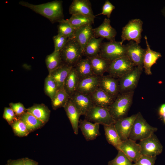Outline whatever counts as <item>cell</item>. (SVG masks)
I'll return each instance as SVG.
<instances>
[{
    "label": "cell",
    "instance_id": "6da1fadb",
    "mask_svg": "<svg viewBox=\"0 0 165 165\" xmlns=\"http://www.w3.org/2000/svg\"><path fill=\"white\" fill-rule=\"evenodd\" d=\"M62 1L55 0L46 3L35 5L21 1L19 4L47 18L52 23H59L64 19Z\"/></svg>",
    "mask_w": 165,
    "mask_h": 165
},
{
    "label": "cell",
    "instance_id": "7a4b0ae2",
    "mask_svg": "<svg viewBox=\"0 0 165 165\" xmlns=\"http://www.w3.org/2000/svg\"><path fill=\"white\" fill-rule=\"evenodd\" d=\"M134 94V91L119 94L108 108L116 121L127 117L132 103Z\"/></svg>",
    "mask_w": 165,
    "mask_h": 165
},
{
    "label": "cell",
    "instance_id": "3957f363",
    "mask_svg": "<svg viewBox=\"0 0 165 165\" xmlns=\"http://www.w3.org/2000/svg\"><path fill=\"white\" fill-rule=\"evenodd\" d=\"M157 130L156 127L150 126L138 112L134 122L129 138L135 141H140L149 137Z\"/></svg>",
    "mask_w": 165,
    "mask_h": 165
},
{
    "label": "cell",
    "instance_id": "277c9868",
    "mask_svg": "<svg viewBox=\"0 0 165 165\" xmlns=\"http://www.w3.org/2000/svg\"><path fill=\"white\" fill-rule=\"evenodd\" d=\"M60 52L63 63L73 67L83 56L80 46L73 37L68 38Z\"/></svg>",
    "mask_w": 165,
    "mask_h": 165
},
{
    "label": "cell",
    "instance_id": "5b68a950",
    "mask_svg": "<svg viewBox=\"0 0 165 165\" xmlns=\"http://www.w3.org/2000/svg\"><path fill=\"white\" fill-rule=\"evenodd\" d=\"M99 55L111 62L126 55L125 45L115 40L102 43Z\"/></svg>",
    "mask_w": 165,
    "mask_h": 165
},
{
    "label": "cell",
    "instance_id": "8992f818",
    "mask_svg": "<svg viewBox=\"0 0 165 165\" xmlns=\"http://www.w3.org/2000/svg\"><path fill=\"white\" fill-rule=\"evenodd\" d=\"M143 22L139 19L131 20L122 28L121 36L123 44L126 41H133L139 44L141 38Z\"/></svg>",
    "mask_w": 165,
    "mask_h": 165
},
{
    "label": "cell",
    "instance_id": "52a82bcc",
    "mask_svg": "<svg viewBox=\"0 0 165 165\" xmlns=\"http://www.w3.org/2000/svg\"><path fill=\"white\" fill-rule=\"evenodd\" d=\"M135 67L125 55L111 62L107 72L114 78L119 79L132 71Z\"/></svg>",
    "mask_w": 165,
    "mask_h": 165
},
{
    "label": "cell",
    "instance_id": "ba28073f",
    "mask_svg": "<svg viewBox=\"0 0 165 165\" xmlns=\"http://www.w3.org/2000/svg\"><path fill=\"white\" fill-rule=\"evenodd\" d=\"M85 119L99 124L108 125L116 122L107 108L94 105L84 116Z\"/></svg>",
    "mask_w": 165,
    "mask_h": 165
},
{
    "label": "cell",
    "instance_id": "9c48e42d",
    "mask_svg": "<svg viewBox=\"0 0 165 165\" xmlns=\"http://www.w3.org/2000/svg\"><path fill=\"white\" fill-rule=\"evenodd\" d=\"M143 69L135 67L130 72L118 79L119 94L134 91L137 88Z\"/></svg>",
    "mask_w": 165,
    "mask_h": 165
},
{
    "label": "cell",
    "instance_id": "30bf717a",
    "mask_svg": "<svg viewBox=\"0 0 165 165\" xmlns=\"http://www.w3.org/2000/svg\"><path fill=\"white\" fill-rule=\"evenodd\" d=\"M142 155L156 156L163 151V146L156 135L153 134L139 143Z\"/></svg>",
    "mask_w": 165,
    "mask_h": 165
},
{
    "label": "cell",
    "instance_id": "8fae6325",
    "mask_svg": "<svg viewBox=\"0 0 165 165\" xmlns=\"http://www.w3.org/2000/svg\"><path fill=\"white\" fill-rule=\"evenodd\" d=\"M133 41H130L125 45L126 55L135 67L143 69V61L146 49L142 48Z\"/></svg>",
    "mask_w": 165,
    "mask_h": 165
},
{
    "label": "cell",
    "instance_id": "7c38bea8",
    "mask_svg": "<svg viewBox=\"0 0 165 165\" xmlns=\"http://www.w3.org/2000/svg\"><path fill=\"white\" fill-rule=\"evenodd\" d=\"M118 150L122 151L131 162L134 163L142 155L139 144L130 138L122 141Z\"/></svg>",
    "mask_w": 165,
    "mask_h": 165
},
{
    "label": "cell",
    "instance_id": "4fadbf2b",
    "mask_svg": "<svg viewBox=\"0 0 165 165\" xmlns=\"http://www.w3.org/2000/svg\"><path fill=\"white\" fill-rule=\"evenodd\" d=\"M70 98L81 115L85 116L90 108L94 105L89 94L76 91L70 96Z\"/></svg>",
    "mask_w": 165,
    "mask_h": 165
},
{
    "label": "cell",
    "instance_id": "5bb4252c",
    "mask_svg": "<svg viewBox=\"0 0 165 165\" xmlns=\"http://www.w3.org/2000/svg\"><path fill=\"white\" fill-rule=\"evenodd\" d=\"M137 114L126 117L116 121L114 126L121 140L124 141L129 138L130 133Z\"/></svg>",
    "mask_w": 165,
    "mask_h": 165
},
{
    "label": "cell",
    "instance_id": "9a60e30c",
    "mask_svg": "<svg viewBox=\"0 0 165 165\" xmlns=\"http://www.w3.org/2000/svg\"><path fill=\"white\" fill-rule=\"evenodd\" d=\"M69 13L72 15L81 14L94 20L91 3L89 0H74L70 6Z\"/></svg>",
    "mask_w": 165,
    "mask_h": 165
},
{
    "label": "cell",
    "instance_id": "2e32d148",
    "mask_svg": "<svg viewBox=\"0 0 165 165\" xmlns=\"http://www.w3.org/2000/svg\"><path fill=\"white\" fill-rule=\"evenodd\" d=\"M99 87L115 99L119 94V79L109 75L99 76Z\"/></svg>",
    "mask_w": 165,
    "mask_h": 165
},
{
    "label": "cell",
    "instance_id": "e0dca14e",
    "mask_svg": "<svg viewBox=\"0 0 165 165\" xmlns=\"http://www.w3.org/2000/svg\"><path fill=\"white\" fill-rule=\"evenodd\" d=\"M109 18H105L100 25L93 28L94 37L106 38L109 41H115L117 32L111 26Z\"/></svg>",
    "mask_w": 165,
    "mask_h": 165
},
{
    "label": "cell",
    "instance_id": "ac0fdd59",
    "mask_svg": "<svg viewBox=\"0 0 165 165\" xmlns=\"http://www.w3.org/2000/svg\"><path fill=\"white\" fill-rule=\"evenodd\" d=\"M100 125L85 119L79 120V127L85 139L88 141L94 140L100 135Z\"/></svg>",
    "mask_w": 165,
    "mask_h": 165
},
{
    "label": "cell",
    "instance_id": "d6986e66",
    "mask_svg": "<svg viewBox=\"0 0 165 165\" xmlns=\"http://www.w3.org/2000/svg\"><path fill=\"white\" fill-rule=\"evenodd\" d=\"M94 37V32L92 25L88 24L76 29L73 37L80 46L83 54L85 46Z\"/></svg>",
    "mask_w": 165,
    "mask_h": 165
},
{
    "label": "cell",
    "instance_id": "ffe728a7",
    "mask_svg": "<svg viewBox=\"0 0 165 165\" xmlns=\"http://www.w3.org/2000/svg\"><path fill=\"white\" fill-rule=\"evenodd\" d=\"M146 46V48L143 61V68L146 75H152L151 68L152 66L156 63L158 59L162 57L159 52L153 50L151 49L148 43L147 37L146 35L144 37Z\"/></svg>",
    "mask_w": 165,
    "mask_h": 165
},
{
    "label": "cell",
    "instance_id": "44dd1931",
    "mask_svg": "<svg viewBox=\"0 0 165 165\" xmlns=\"http://www.w3.org/2000/svg\"><path fill=\"white\" fill-rule=\"evenodd\" d=\"M94 105L108 108L115 99L106 91L98 87L90 94Z\"/></svg>",
    "mask_w": 165,
    "mask_h": 165
},
{
    "label": "cell",
    "instance_id": "7402d4cb",
    "mask_svg": "<svg viewBox=\"0 0 165 165\" xmlns=\"http://www.w3.org/2000/svg\"><path fill=\"white\" fill-rule=\"evenodd\" d=\"M70 122L74 134H78L79 119L81 115L79 111L69 98L64 107Z\"/></svg>",
    "mask_w": 165,
    "mask_h": 165
},
{
    "label": "cell",
    "instance_id": "603a6c76",
    "mask_svg": "<svg viewBox=\"0 0 165 165\" xmlns=\"http://www.w3.org/2000/svg\"><path fill=\"white\" fill-rule=\"evenodd\" d=\"M99 76L93 75L80 80L77 91L90 94L99 87Z\"/></svg>",
    "mask_w": 165,
    "mask_h": 165
},
{
    "label": "cell",
    "instance_id": "cb8c5ba5",
    "mask_svg": "<svg viewBox=\"0 0 165 165\" xmlns=\"http://www.w3.org/2000/svg\"><path fill=\"white\" fill-rule=\"evenodd\" d=\"M72 68L63 63L49 73L56 82L58 89L64 88L65 80Z\"/></svg>",
    "mask_w": 165,
    "mask_h": 165
},
{
    "label": "cell",
    "instance_id": "d4e9b609",
    "mask_svg": "<svg viewBox=\"0 0 165 165\" xmlns=\"http://www.w3.org/2000/svg\"><path fill=\"white\" fill-rule=\"evenodd\" d=\"M80 80L94 75L90 58L86 57L79 60L73 67Z\"/></svg>",
    "mask_w": 165,
    "mask_h": 165
},
{
    "label": "cell",
    "instance_id": "484cf974",
    "mask_svg": "<svg viewBox=\"0 0 165 165\" xmlns=\"http://www.w3.org/2000/svg\"><path fill=\"white\" fill-rule=\"evenodd\" d=\"M94 74L98 76L104 75L107 72L111 62L100 56L99 55L89 57Z\"/></svg>",
    "mask_w": 165,
    "mask_h": 165
},
{
    "label": "cell",
    "instance_id": "4316f807",
    "mask_svg": "<svg viewBox=\"0 0 165 165\" xmlns=\"http://www.w3.org/2000/svg\"><path fill=\"white\" fill-rule=\"evenodd\" d=\"M26 112L32 115L45 124L49 120L50 111L44 104H35L26 109Z\"/></svg>",
    "mask_w": 165,
    "mask_h": 165
},
{
    "label": "cell",
    "instance_id": "83f0119b",
    "mask_svg": "<svg viewBox=\"0 0 165 165\" xmlns=\"http://www.w3.org/2000/svg\"><path fill=\"white\" fill-rule=\"evenodd\" d=\"M104 39L102 38H97L94 37L92 38L85 47L83 56L91 57L99 55L102 42Z\"/></svg>",
    "mask_w": 165,
    "mask_h": 165
},
{
    "label": "cell",
    "instance_id": "f1b7e54d",
    "mask_svg": "<svg viewBox=\"0 0 165 165\" xmlns=\"http://www.w3.org/2000/svg\"><path fill=\"white\" fill-rule=\"evenodd\" d=\"M103 126L107 141L118 150L122 141L116 129L114 123Z\"/></svg>",
    "mask_w": 165,
    "mask_h": 165
},
{
    "label": "cell",
    "instance_id": "f546056e",
    "mask_svg": "<svg viewBox=\"0 0 165 165\" xmlns=\"http://www.w3.org/2000/svg\"><path fill=\"white\" fill-rule=\"evenodd\" d=\"M79 81V79L73 67L65 80L64 85V88L70 97L77 91Z\"/></svg>",
    "mask_w": 165,
    "mask_h": 165
},
{
    "label": "cell",
    "instance_id": "4dcf8cb0",
    "mask_svg": "<svg viewBox=\"0 0 165 165\" xmlns=\"http://www.w3.org/2000/svg\"><path fill=\"white\" fill-rule=\"evenodd\" d=\"M18 118L26 125L30 133L43 127L45 124L32 115L26 112Z\"/></svg>",
    "mask_w": 165,
    "mask_h": 165
},
{
    "label": "cell",
    "instance_id": "1f68e13d",
    "mask_svg": "<svg viewBox=\"0 0 165 165\" xmlns=\"http://www.w3.org/2000/svg\"><path fill=\"white\" fill-rule=\"evenodd\" d=\"M70 96L64 88L59 89L51 100L52 108L56 110L63 107L70 98Z\"/></svg>",
    "mask_w": 165,
    "mask_h": 165
},
{
    "label": "cell",
    "instance_id": "d6a6232c",
    "mask_svg": "<svg viewBox=\"0 0 165 165\" xmlns=\"http://www.w3.org/2000/svg\"><path fill=\"white\" fill-rule=\"evenodd\" d=\"M45 63L49 73L60 66L63 62L60 51H55L47 55Z\"/></svg>",
    "mask_w": 165,
    "mask_h": 165
},
{
    "label": "cell",
    "instance_id": "836d02e7",
    "mask_svg": "<svg viewBox=\"0 0 165 165\" xmlns=\"http://www.w3.org/2000/svg\"><path fill=\"white\" fill-rule=\"evenodd\" d=\"M67 20L75 29L84 25H92L94 23V20L90 17L81 14L72 15Z\"/></svg>",
    "mask_w": 165,
    "mask_h": 165
},
{
    "label": "cell",
    "instance_id": "e575fe53",
    "mask_svg": "<svg viewBox=\"0 0 165 165\" xmlns=\"http://www.w3.org/2000/svg\"><path fill=\"white\" fill-rule=\"evenodd\" d=\"M58 25V34L68 38L73 37L75 29L67 20L64 19L60 22Z\"/></svg>",
    "mask_w": 165,
    "mask_h": 165
},
{
    "label": "cell",
    "instance_id": "d590c367",
    "mask_svg": "<svg viewBox=\"0 0 165 165\" xmlns=\"http://www.w3.org/2000/svg\"><path fill=\"white\" fill-rule=\"evenodd\" d=\"M10 125L16 136L24 137L27 136L30 133L26 125L19 118H17Z\"/></svg>",
    "mask_w": 165,
    "mask_h": 165
},
{
    "label": "cell",
    "instance_id": "8d00e7d4",
    "mask_svg": "<svg viewBox=\"0 0 165 165\" xmlns=\"http://www.w3.org/2000/svg\"><path fill=\"white\" fill-rule=\"evenodd\" d=\"M58 88L53 79L48 74L45 80L44 90L46 95L52 100L56 94Z\"/></svg>",
    "mask_w": 165,
    "mask_h": 165
},
{
    "label": "cell",
    "instance_id": "74e56055",
    "mask_svg": "<svg viewBox=\"0 0 165 165\" xmlns=\"http://www.w3.org/2000/svg\"><path fill=\"white\" fill-rule=\"evenodd\" d=\"M116 157L108 162V165H134L131 162L120 150H118Z\"/></svg>",
    "mask_w": 165,
    "mask_h": 165
},
{
    "label": "cell",
    "instance_id": "f35d334b",
    "mask_svg": "<svg viewBox=\"0 0 165 165\" xmlns=\"http://www.w3.org/2000/svg\"><path fill=\"white\" fill-rule=\"evenodd\" d=\"M53 39L54 44V51H60L64 46L67 42L68 38L57 34L53 36Z\"/></svg>",
    "mask_w": 165,
    "mask_h": 165
},
{
    "label": "cell",
    "instance_id": "ab89813d",
    "mask_svg": "<svg viewBox=\"0 0 165 165\" xmlns=\"http://www.w3.org/2000/svg\"><path fill=\"white\" fill-rule=\"evenodd\" d=\"M156 156L142 155L134 165H154Z\"/></svg>",
    "mask_w": 165,
    "mask_h": 165
},
{
    "label": "cell",
    "instance_id": "60d3db41",
    "mask_svg": "<svg viewBox=\"0 0 165 165\" xmlns=\"http://www.w3.org/2000/svg\"><path fill=\"white\" fill-rule=\"evenodd\" d=\"M16 115L10 107H5L3 115V118L8 123L11 125L17 118Z\"/></svg>",
    "mask_w": 165,
    "mask_h": 165
},
{
    "label": "cell",
    "instance_id": "b9f144b4",
    "mask_svg": "<svg viewBox=\"0 0 165 165\" xmlns=\"http://www.w3.org/2000/svg\"><path fill=\"white\" fill-rule=\"evenodd\" d=\"M10 107L14 111L16 116H20L26 112V109L24 105L20 102L10 103L9 104Z\"/></svg>",
    "mask_w": 165,
    "mask_h": 165
},
{
    "label": "cell",
    "instance_id": "7bdbcfd3",
    "mask_svg": "<svg viewBox=\"0 0 165 165\" xmlns=\"http://www.w3.org/2000/svg\"><path fill=\"white\" fill-rule=\"evenodd\" d=\"M115 8V6L109 1L106 0L103 6L102 12L97 16L103 15L107 16L108 18H109L112 11Z\"/></svg>",
    "mask_w": 165,
    "mask_h": 165
},
{
    "label": "cell",
    "instance_id": "ee69618b",
    "mask_svg": "<svg viewBox=\"0 0 165 165\" xmlns=\"http://www.w3.org/2000/svg\"><path fill=\"white\" fill-rule=\"evenodd\" d=\"M6 165H24V158L15 160H9Z\"/></svg>",
    "mask_w": 165,
    "mask_h": 165
},
{
    "label": "cell",
    "instance_id": "f6af8a7d",
    "mask_svg": "<svg viewBox=\"0 0 165 165\" xmlns=\"http://www.w3.org/2000/svg\"><path fill=\"white\" fill-rule=\"evenodd\" d=\"M24 165H39L36 161L28 158H24Z\"/></svg>",
    "mask_w": 165,
    "mask_h": 165
},
{
    "label": "cell",
    "instance_id": "bcb514c9",
    "mask_svg": "<svg viewBox=\"0 0 165 165\" xmlns=\"http://www.w3.org/2000/svg\"><path fill=\"white\" fill-rule=\"evenodd\" d=\"M158 113L161 117L163 118L165 117V104L161 105L159 110Z\"/></svg>",
    "mask_w": 165,
    "mask_h": 165
},
{
    "label": "cell",
    "instance_id": "7dc6e473",
    "mask_svg": "<svg viewBox=\"0 0 165 165\" xmlns=\"http://www.w3.org/2000/svg\"><path fill=\"white\" fill-rule=\"evenodd\" d=\"M162 12L163 16H165V6L162 9Z\"/></svg>",
    "mask_w": 165,
    "mask_h": 165
},
{
    "label": "cell",
    "instance_id": "c3c4849f",
    "mask_svg": "<svg viewBox=\"0 0 165 165\" xmlns=\"http://www.w3.org/2000/svg\"><path fill=\"white\" fill-rule=\"evenodd\" d=\"M163 121H164V122L165 124V117H164L163 118Z\"/></svg>",
    "mask_w": 165,
    "mask_h": 165
}]
</instances>
